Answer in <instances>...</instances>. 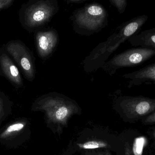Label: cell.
I'll list each match as a JSON object with an SVG mask.
<instances>
[{
    "mask_svg": "<svg viewBox=\"0 0 155 155\" xmlns=\"http://www.w3.org/2000/svg\"><path fill=\"white\" fill-rule=\"evenodd\" d=\"M89 155H111L108 153L107 152H98V153H94Z\"/></svg>",
    "mask_w": 155,
    "mask_h": 155,
    "instance_id": "17",
    "label": "cell"
},
{
    "mask_svg": "<svg viewBox=\"0 0 155 155\" xmlns=\"http://www.w3.org/2000/svg\"><path fill=\"white\" fill-rule=\"evenodd\" d=\"M77 146L82 149H95L110 147L108 143L101 140L88 141L83 143H78Z\"/></svg>",
    "mask_w": 155,
    "mask_h": 155,
    "instance_id": "13",
    "label": "cell"
},
{
    "mask_svg": "<svg viewBox=\"0 0 155 155\" xmlns=\"http://www.w3.org/2000/svg\"><path fill=\"white\" fill-rule=\"evenodd\" d=\"M32 110L43 112L47 125L59 131L67 126L72 117L82 113L81 107L75 100L55 92L39 97L34 103Z\"/></svg>",
    "mask_w": 155,
    "mask_h": 155,
    "instance_id": "1",
    "label": "cell"
},
{
    "mask_svg": "<svg viewBox=\"0 0 155 155\" xmlns=\"http://www.w3.org/2000/svg\"><path fill=\"white\" fill-rule=\"evenodd\" d=\"M123 77L128 79V88L143 84H155V63L133 72L126 74L123 75Z\"/></svg>",
    "mask_w": 155,
    "mask_h": 155,
    "instance_id": "8",
    "label": "cell"
},
{
    "mask_svg": "<svg viewBox=\"0 0 155 155\" xmlns=\"http://www.w3.org/2000/svg\"><path fill=\"white\" fill-rule=\"evenodd\" d=\"M147 15H143L135 17L132 20L125 23L116 31L118 37L123 43L128 39L139 33L142 26L145 24L148 20Z\"/></svg>",
    "mask_w": 155,
    "mask_h": 155,
    "instance_id": "9",
    "label": "cell"
},
{
    "mask_svg": "<svg viewBox=\"0 0 155 155\" xmlns=\"http://www.w3.org/2000/svg\"><path fill=\"white\" fill-rule=\"evenodd\" d=\"M144 124L151 125L155 124V111L141 119Z\"/></svg>",
    "mask_w": 155,
    "mask_h": 155,
    "instance_id": "15",
    "label": "cell"
},
{
    "mask_svg": "<svg viewBox=\"0 0 155 155\" xmlns=\"http://www.w3.org/2000/svg\"><path fill=\"white\" fill-rule=\"evenodd\" d=\"M113 107L125 121L135 122L155 111V98L117 95Z\"/></svg>",
    "mask_w": 155,
    "mask_h": 155,
    "instance_id": "3",
    "label": "cell"
},
{
    "mask_svg": "<svg viewBox=\"0 0 155 155\" xmlns=\"http://www.w3.org/2000/svg\"><path fill=\"white\" fill-rule=\"evenodd\" d=\"M153 135H154V137H155V128L154 129V131Z\"/></svg>",
    "mask_w": 155,
    "mask_h": 155,
    "instance_id": "18",
    "label": "cell"
},
{
    "mask_svg": "<svg viewBox=\"0 0 155 155\" xmlns=\"http://www.w3.org/2000/svg\"><path fill=\"white\" fill-rule=\"evenodd\" d=\"M8 51L20 64L28 79L32 80L35 76V69L33 59L27 49L21 45H10Z\"/></svg>",
    "mask_w": 155,
    "mask_h": 155,
    "instance_id": "7",
    "label": "cell"
},
{
    "mask_svg": "<svg viewBox=\"0 0 155 155\" xmlns=\"http://www.w3.org/2000/svg\"><path fill=\"white\" fill-rule=\"evenodd\" d=\"M59 10L57 0H31L25 9V24L31 30H41Z\"/></svg>",
    "mask_w": 155,
    "mask_h": 155,
    "instance_id": "4",
    "label": "cell"
},
{
    "mask_svg": "<svg viewBox=\"0 0 155 155\" xmlns=\"http://www.w3.org/2000/svg\"><path fill=\"white\" fill-rule=\"evenodd\" d=\"M132 46L155 50V28L138 33L128 39Z\"/></svg>",
    "mask_w": 155,
    "mask_h": 155,
    "instance_id": "10",
    "label": "cell"
},
{
    "mask_svg": "<svg viewBox=\"0 0 155 155\" xmlns=\"http://www.w3.org/2000/svg\"><path fill=\"white\" fill-rule=\"evenodd\" d=\"M35 42L39 57L42 60H47L58 46L59 42L58 32L53 27L38 30L35 35Z\"/></svg>",
    "mask_w": 155,
    "mask_h": 155,
    "instance_id": "6",
    "label": "cell"
},
{
    "mask_svg": "<svg viewBox=\"0 0 155 155\" xmlns=\"http://www.w3.org/2000/svg\"><path fill=\"white\" fill-rule=\"evenodd\" d=\"M0 63L5 75L15 84L21 85L22 81L19 70L10 58L3 54L0 58Z\"/></svg>",
    "mask_w": 155,
    "mask_h": 155,
    "instance_id": "11",
    "label": "cell"
},
{
    "mask_svg": "<svg viewBox=\"0 0 155 155\" xmlns=\"http://www.w3.org/2000/svg\"><path fill=\"white\" fill-rule=\"evenodd\" d=\"M109 1L121 14L125 11L127 5V0H109Z\"/></svg>",
    "mask_w": 155,
    "mask_h": 155,
    "instance_id": "14",
    "label": "cell"
},
{
    "mask_svg": "<svg viewBox=\"0 0 155 155\" xmlns=\"http://www.w3.org/2000/svg\"><path fill=\"white\" fill-rule=\"evenodd\" d=\"M155 55V50L135 47L115 55L105 62L101 68L110 75L121 68L133 67L143 64Z\"/></svg>",
    "mask_w": 155,
    "mask_h": 155,
    "instance_id": "5",
    "label": "cell"
},
{
    "mask_svg": "<svg viewBox=\"0 0 155 155\" xmlns=\"http://www.w3.org/2000/svg\"><path fill=\"white\" fill-rule=\"evenodd\" d=\"M107 10L98 2L91 3L74 10L70 17L74 31L89 36L101 31L108 24Z\"/></svg>",
    "mask_w": 155,
    "mask_h": 155,
    "instance_id": "2",
    "label": "cell"
},
{
    "mask_svg": "<svg viewBox=\"0 0 155 155\" xmlns=\"http://www.w3.org/2000/svg\"><path fill=\"white\" fill-rule=\"evenodd\" d=\"M67 4L72 3H81L87 0H64Z\"/></svg>",
    "mask_w": 155,
    "mask_h": 155,
    "instance_id": "16",
    "label": "cell"
},
{
    "mask_svg": "<svg viewBox=\"0 0 155 155\" xmlns=\"http://www.w3.org/2000/svg\"><path fill=\"white\" fill-rule=\"evenodd\" d=\"M25 125V122H17L11 125L0 135V138L5 139L17 134L24 128Z\"/></svg>",
    "mask_w": 155,
    "mask_h": 155,
    "instance_id": "12",
    "label": "cell"
}]
</instances>
